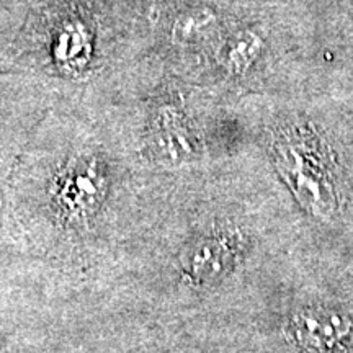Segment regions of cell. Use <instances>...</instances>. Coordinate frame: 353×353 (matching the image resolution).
<instances>
[{
  "label": "cell",
  "instance_id": "6da1fadb",
  "mask_svg": "<svg viewBox=\"0 0 353 353\" xmlns=\"http://www.w3.org/2000/svg\"><path fill=\"white\" fill-rule=\"evenodd\" d=\"M273 156L298 201L317 218L329 219L339 208L332 154L314 131L290 128L276 136Z\"/></svg>",
  "mask_w": 353,
  "mask_h": 353
},
{
  "label": "cell",
  "instance_id": "5b68a950",
  "mask_svg": "<svg viewBox=\"0 0 353 353\" xmlns=\"http://www.w3.org/2000/svg\"><path fill=\"white\" fill-rule=\"evenodd\" d=\"M101 185L99 175L92 165H83L69 174L65 185L61 190V203L70 214H85L100 200Z\"/></svg>",
  "mask_w": 353,
  "mask_h": 353
},
{
  "label": "cell",
  "instance_id": "7a4b0ae2",
  "mask_svg": "<svg viewBox=\"0 0 353 353\" xmlns=\"http://www.w3.org/2000/svg\"><path fill=\"white\" fill-rule=\"evenodd\" d=\"M286 330L299 353H347L353 342L352 317L329 306L298 309Z\"/></svg>",
  "mask_w": 353,
  "mask_h": 353
},
{
  "label": "cell",
  "instance_id": "3957f363",
  "mask_svg": "<svg viewBox=\"0 0 353 353\" xmlns=\"http://www.w3.org/2000/svg\"><path fill=\"white\" fill-rule=\"evenodd\" d=\"M239 257L234 234H214L190 247L183 257V273L195 285H211L228 276Z\"/></svg>",
  "mask_w": 353,
  "mask_h": 353
},
{
  "label": "cell",
  "instance_id": "8992f818",
  "mask_svg": "<svg viewBox=\"0 0 353 353\" xmlns=\"http://www.w3.org/2000/svg\"><path fill=\"white\" fill-rule=\"evenodd\" d=\"M214 28L216 19L210 10L188 12L176 20L174 39L182 44H195L208 39Z\"/></svg>",
  "mask_w": 353,
  "mask_h": 353
},
{
  "label": "cell",
  "instance_id": "52a82bcc",
  "mask_svg": "<svg viewBox=\"0 0 353 353\" xmlns=\"http://www.w3.org/2000/svg\"><path fill=\"white\" fill-rule=\"evenodd\" d=\"M88 39L87 33L81 26L69 25L57 34L56 41V57L65 65H77L82 59L87 57Z\"/></svg>",
  "mask_w": 353,
  "mask_h": 353
},
{
  "label": "cell",
  "instance_id": "9c48e42d",
  "mask_svg": "<svg viewBox=\"0 0 353 353\" xmlns=\"http://www.w3.org/2000/svg\"><path fill=\"white\" fill-rule=\"evenodd\" d=\"M152 2H154V0H152Z\"/></svg>",
  "mask_w": 353,
  "mask_h": 353
},
{
  "label": "cell",
  "instance_id": "277c9868",
  "mask_svg": "<svg viewBox=\"0 0 353 353\" xmlns=\"http://www.w3.org/2000/svg\"><path fill=\"white\" fill-rule=\"evenodd\" d=\"M149 145L156 159L164 162H185L196 154L195 139L187 123L172 107L157 113Z\"/></svg>",
  "mask_w": 353,
  "mask_h": 353
},
{
  "label": "cell",
  "instance_id": "ba28073f",
  "mask_svg": "<svg viewBox=\"0 0 353 353\" xmlns=\"http://www.w3.org/2000/svg\"><path fill=\"white\" fill-rule=\"evenodd\" d=\"M260 46L262 43L255 34L245 33L239 37L229 51V68L232 72H244L254 61V57L257 56Z\"/></svg>",
  "mask_w": 353,
  "mask_h": 353
}]
</instances>
